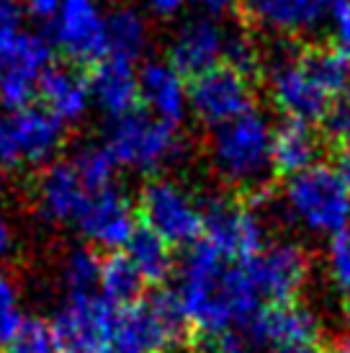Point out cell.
<instances>
[{"label":"cell","instance_id":"5","mask_svg":"<svg viewBox=\"0 0 350 353\" xmlns=\"http://www.w3.org/2000/svg\"><path fill=\"white\" fill-rule=\"evenodd\" d=\"M106 148L119 165L150 176L175 165L183 157L185 142L178 127L134 108L111 121L106 132Z\"/></svg>","mask_w":350,"mask_h":353},{"label":"cell","instance_id":"28","mask_svg":"<svg viewBox=\"0 0 350 353\" xmlns=\"http://www.w3.org/2000/svg\"><path fill=\"white\" fill-rule=\"evenodd\" d=\"M70 165L78 173L80 183L85 186L88 194H96V191L114 186L119 163L106 145H85L72 155Z\"/></svg>","mask_w":350,"mask_h":353},{"label":"cell","instance_id":"21","mask_svg":"<svg viewBox=\"0 0 350 353\" xmlns=\"http://www.w3.org/2000/svg\"><path fill=\"white\" fill-rule=\"evenodd\" d=\"M90 99L106 111L111 119H119L134 111L139 101V75L124 59L106 57L93 65L88 75Z\"/></svg>","mask_w":350,"mask_h":353},{"label":"cell","instance_id":"9","mask_svg":"<svg viewBox=\"0 0 350 353\" xmlns=\"http://www.w3.org/2000/svg\"><path fill=\"white\" fill-rule=\"evenodd\" d=\"M265 85L271 103L291 121L317 124L320 119L327 117L330 106L335 103V99L307 70L299 52L296 54L286 52L273 59L265 72Z\"/></svg>","mask_w":350,"mask_h":353},{"label":"cell","instance_id":"32","mask_svg":"<svg viewBox=\"0 0 350 353\" xmlns=\"http://www.w3.org/2000/svg\"><path fill=\"white\" fill-rule=\"evenodd\" d=\"M23 312L19 304V292L8 279H0V353L6 351L13 338L23 327Z\"/></svg>","mask_w":350,"mask_h":353},{"label":"cell","instance_id":"19","mask_svg":"<svg viewBox=\"0 0 350 353\" xmlns=\"http://www.w3.org/2000/svg\"><path fill=\"white\" fill-rule=\"evenodd\" d=\"M139 101L155 119L178 127L188 114V85L170 62H147L139 72Z\"/></svg>","mask_w":350,"mask_h":353},{"label":"cell","instance_id":"6","mask_svg":"<svg viewBox=\"0 0 350 353\" xmlns=\"http://www.w3.org/2000/svg\"><path fill=\"white\" fill-rule=\"evenodd\" d=\"M139 216L170 248L196 245L204 235V206L198 199L170 178H152L139 191Z\"/></svg>","mask_w":350,"mask_h":353},{"label":"cell","instance_id":"4","mask_svg":"<svg viewBox=\"0 0 350 353\" xmlns=\"http://www.w3.org/2000/svg\"><path fill=\"white\" fill-rule=\"evenodd\" d=\"M191 325L175 292L160 289L116 312L106 353H163L185 343Z\"/></svg>","mask_w":350,"mask_h":353},{"label":"cell","instance_id":"37","mask_svg":"<svg viewBox=\"0 0 350 353\" xmlns=\"http://www.w3.org/2000/svg\"><path fill=\"white\" fill-rule=\"evenodd\" d=\"M325 124H327V132H330L335 142L350 134V99L342 96L330 106L327 117H325Z\"/></svg>","mask_w":350,"mask_h":353},{"label":"cell","instance_id":"11","mask_svg":"<svg viewBox=\"0 0 350 353\" xmlns=\"http://www.w3.org/2000/svg\"><path fill=\"white\" fill-rule=\"evenodd\" d=\"M253 108L250 78L227 65L198 75L188 85V111L212 129L224 127Z\"/></svg>","mask_w":350,"mask_h":353},{"label":"cell","instance_id":"34","mask_svg":"<svg viewBox=\"0 0 350 353\" xmlns=\"http://www.w3.org/2000/svg\"><path fill=\"white\" fill-rule=\"evenodd\" d=\"M21 19H23V6L19 0H0V70L6 68L13 44L19 39Z\"/></svg>","mask_w":350,"mask_h":353},{"label":"cell","instance_id":"2","mask_svg":"<svg viewBox=\"0 0 350 353\" xmlns=\"http://www.w3.org/2000/svg\"><path fill=\"white\" fill-rule=\"evenodd\" d=\"M273 127L258 108L247 111L234 121L214 129L209 142V163L216 178L229 188L250 196L268 186L273 168Z\"/></svg>","mask_w":350,"mask_h":353},{"label":"cell","instance_id":"38","mask_svg":"<svg viewBox=\"0 0 350 353\" xmlns=\"http://www.w3.org/2000/svg\"><path fill=\"white\" fill-rule=\"evenodd\" d=\"M59 8H62V0H23V10L37 23H52L57 19Z\"/></svg>","mask_w":350,"mask_h":353},{"label":"cell","instance_id":"40","mask_svg":"<svg viewBox=\"0 0 350 353\" xmlns=\"http://www.w3.org/2000/svg\"><path fill=\"white\" fill-rule=\"evenodd\" d=\"M335 170L345 178V183L350 186V134L338 139V150H335Z\"/></svg>","mask_w":350,"mask_h":353},{"label":"cell","instance_id":"15","mask_svg":"<svg viewBox=\"0 0 350 353\" xmlns=\"http://www.w3.org/2000/svg\"><path fill=\"white\" fill-rule=\"evenodd\" d=\"M75 227L93 245L116 250L127 248L129 237L134 235L139 225H136V209L129 196L116 186H111L88 196Z\"/></svg>","mask_w":350,"mask_h":353},{"label":"cell","instance_id":"23","mask_svg":"<svg viewBox=\"0 0 350 353\" xmlns=\"http://www.w3.org/2000/svg\"><path fill=\"white\" fill-rule=\"evenodd\" d=\"M320 152L322 137L317 134L314 124L286 119L273 129V170H278L283 176L291 178L314 168L320 163Z\"/></svg>","mask_w":350,"mask_h":353},{"label":"cell","instance_id":"18","mask_svg":"<svg viewBox=\"0 0 350 353\" xmlns=\"http://www.w3.org/2000/svg\"><path fill=\"white\" fill-rule=\"evenodd\" d=\"M88 196L90 194L80 183L78 173L70 163L54 160L47 168H41L37 178V196H34L41 219H47L52 225H68V222L75 225Z\"/></svg>","mask_w":350,"mask_h":353},{"label":"cell","instance_id":"22","mask_svg":"<svg viewBox=\"0 0 350 353\" xmlns=\"http://www.w3.org/2000/svg\"><path fill=\"white\" fill-rule=\"evenodd\" d=\"M10 114H13L23 163L39 168L54 163V155L65 145V124L44 106H26Z\"/></svg>","mask_w":350,"mask_h":353},{"label":"cell","instance_id":"30","mask_svg":"<svg viewBox=\"0 0 350 353\" xmlns=\"http://www.w3.org/2000/svg\"><path fill=\"white\" fill-rule=\"evenodd\" d=\"M325 268L330 279L335 294L340 296L342 304L350 312V232H340L327 243V255H325Z\"/></svg>","mask_w":350,"mask_h":353},{"label":"cell","instance_id":"7","mask_svg":"<svg viewBox=\"0 0 350 353\" xmlns=\"http://www.w3.org/2000/svg\"><path fill=\"white\" fill-rule=\"evenodd\" d=\"M116 312L101 294L68 296L49 323L54 353H106Z\"/></svg>","mask_w":350,"mask_h":353},{"label":"cell","instance_id":"45","mask_svg":"<svg viewBox=\"0 0 350 353\" xmlns=\"http://www.w3.org/2000/svg\"><path fill=\"white\" fill-rule=\"evenodd\" d=\"M0 279H3V276H0Z\"/></svg>","mask_w":350,"mask_h":353},{"label":"cell","instance_id":"25","mask_svg":"<svg viewBox=\"0 0 350 353\" xmlns=\"http://www.w3.org/2000/svg\"><path fill=\"white\" fill-rule=\"evenodd\" d=\"M127 258L132 261L139 276L145 279V284H163L167 276L173 274V250L165 240L147 230L145 225L136 227L134 235L127 243Z\"/></svg>","mask_w":350,"mask_h":353},{"label":"cell","instance_id":"43","mask_svg":"<svg viewBox=\"0 0 350 353\" xmlns=\"http://www.w3.org/2000/svg\"><path fill=\"white\" fill-rule=\"evenodd\" d=\"M10 225L8 216H6V194H3V186H0V255H6L10 250Z\"/></svg>","mask_w":350,"mask_h":353},{"label":"cell","instance_id":"3","mask_svg":"<svg viewBox=\"0 0 350 353\" xmlns=\"http://www.w3.org/2000/svg\"><path fill=\"white\" fill-rule=\"evenodd\" d=\"M283 209L296 227L314 237H338L350 225V186L332 165L291 176L283 188Z\"/></svg>","mask_w":350,"mask_h":353},{"label":"cell","instance_id":"17","mask_svg":"<svg viewBox=\"0 0 350 353\" xmlns=\"http://www.w3.org/2000/svg\"><path fill=\"white\" fill-rule=\"evenodd\" d=\"M247 330L258 343L283 348V345L317 343L322 335V323L314 310L299 302H286L260 307L253 323L247 325Z\"/></svg>","mask_w":350,"mask_h":353},{"label":"cell","instance_id":"1","mask_svg":"<svg viewBox=\"0 0 350 353\" xmlns=\"http://www.w3.org/2000/svg\"><path fill=\"white\" fill-rule=\"evenodd\" d=\"M175 296L191 333H201L206 341L247 327L260 310L247 268L216 253L209 243H196L188 250Z\"/></svg>","mask_w":350,"mask_h":353},{"label":"cell","instance_id":"8","mask_svg":"<svg viewBox=\"0 0 350 353\" xmlns=\"http://www.w3.org/2000/svg\"><path fill=\"white\" fill-rule=\"evenodd\" d=\"M204 243L234 263H250L268 245V230L247 201L214 199L204 206Z\"/></svg>","mask_w":350,"mask_h":353},{"label":"cell","instance_id":"29","mask_svg":"<svg viewBox=\"0 0 350 353\" xmlns=\"http://www.w3.org/2000/svg\"><path fill=\"white\" fill-rule=\"evenodd\" d=\"M101 263H103V258H98L93 248L80 245L75 250H70L65 263H62V284L68 289V294H96L98 281H101Z\"/></svg>","mask_w":350,"mask_h":353},{"label":"cell","instance_id":"13","mask_svg":"<svg viewBox=\"0 0 350 353\" xmlns=\"http://www.w3.org/2000/svg\"><path fill=\"white\" fill-rule=\"evenodd\" d=\"M52 65V44L41 34L21 31L6 68L0 70V108L21 111L39 96V80Z\"/></svg>","mask_w":350,"mask_h":353},{"label":"cell","instance_id":"44","mask_svg":"<svg viewBox=\"0 0 350 353\" xmlns=\"http://www.w3.org/2000/svg\"><path fill=\"white\" fill-rule=\"evenodd\" d=\"M271 353H330L320 343H304V345H283V348H271Z\"/></svg>","mask_w":350,"mask_h":353},{"label":"cell","instance_id":"31","mask_svg":"<svg viewBox=\"0 0 350 353\" xmlns=\"http://www.w3.org/2000/svg\"><path fill=\"white\" fill-rule=\"evenodd\" d=\"M224 65L237 70V72H243L245 78H250L255 70L260 68V50H258V41H255L247 31H229Z\"/></svg>","mask_w":350,"mask_h":353},{"label":"cell","instance_id":"33","mask_svg":"<svg viewBox=\"0 0 350 353\" xmlns=\"http://www.w3.org/2000/svg\"><path fill=\"white\" fill-rule=\"evenodd\" d=\"M3 353H54L49 325L41 320H26L21 333L13 338V343Z\"/></svg>","mask_w":350,"mask_h":353},{"label":"cell","instance_id":"42","mask_svg":"<svg viewBox=\"0 0 350 353\" xmlns=\"http://www.w3.org/2000/svg\"><path fill=\"white\" fill-rule=\"evenodd\" d=\"M185 3H191L194 8L204 10V16H219V13H227L229 8H234L240 0H185Z\"/></svg>","mask_w":350,"mask_h":353},{"label":"cell","instance_id":"14","mask_svg":"<svg viewBox=\"0 0 350 353\" xmlns=\"http://www.w3.org/2000/svg\"><path fill=\"white\" fill-rule=\"evenodd\" d=\"M227 39H229V29H224L212 16L188 19L175 29L167 47V62L183 78L194 80L224 62Z\"/></svg>","mask_w":350,"mask_h":353},{"label":"cell","instance_id":"35","mask_svg":"<svg viewBox=\"0 0 350 353\" xmlns=\"http://www.w3.org/2000/svg\"><path fill=\"white\" fill-rule=\"evenodd\" d=\"M21 165H23V155H21L13 114L0 108V173H13Z\"/></svg>","mask_w":350,"mask_h":353},{"label":"cell","instance_id":"39","mask_svg":"<svg viewBox=\"0 0 350 353\" xmlns=\"http://www.w3.org/2000/svg\"><path fill=\"white\" fill-rule=\"evenodd\" d=\"M204 353H250V348H247L243 338H237L234 333H227L219 335V338H212L206 343Z\"/></svg>","mask_w":350,"mask_h":353},{"label":"cell","instance_id":"10","mask_svg":"<svg viewBox=\"0 0 350 353\" xmlns=\"http://www.w3.org/2000/svg\"><path fill=\"white\" fill-rule=\"evenodd\" d=\"M255 292L271 304L296 302L311 276V258L307 248L294 240L268 243L250 263H245Z\"/></svg>","mask_w":350,"mask_h":353},{"label":"cell","instance_id":"16","mask_svg":"<svg viewBox=\"0 0 350 353\" xmlns=\"http://www.w3.org/2000/svg\"><path fill=\"white\" fill-rule=\"evenodd\" d=\"M335 0H243V10L255 29L276 37H302L327 23Z\"/></svg>","mask_w":350,"mask_h":353},{"label":"cell","instance_id":"27","mask_svg":"<svg viewBox=\"0 0 350 353\" xmlns=\"http://www.w3.org/2000/svg\"><path fill=\"white\" fill-rule=\"evenodd\" d=\"M304 65L332 99H342L350 88V57L340 47H309L299 52Z\"/></svg>","mask_w":350,"mask_h":353},{"label":"cell","instance_id":"41","mask_svg":"<svg viewBox=\"0 0 350 353\" xmlns=\"http://www.w3.org/2000/svg\"><path fill=\"white\" fill-rule=\"evenodd\" d=\"M145 3L147 8L152 10L155 16H160V19H173L185 6V0H145Z\"/></svg>","mask_w":350,"mask_h":353},{"label":"cell","instance_id":"24","mask_svg":"<svg viewBox=\"0 0 350 353\" xmlns=\"http://www.w3.org/2000/svg\"><path fill=\"white\" fill-rule=\"evenodd\" d=\"M150 44V26L147 19L132 6L114 8L106 16V57L134 62L147 52Z\"/></svg>","mask_w":350,"mask_h":353},{"label":"cell","instance_id":"36","mask_svg":"<svg viewBox=\"0 0 350 353\" xmlns=\"http://www.w3.org/2000/svg\"><path fill=\"white\" fill-rule=\"evenodd\" d=\"M327 26L332 31L335 47L350 52V0H335L327 16Z\"/></svg>","mask_w":350,"mask_h":353},{"label":"cell","instance_id":"20","mask_svg":"<svg viewBox=\"0 0 350 353\" xmlns=\"http://www.w3.org/2000/svg\"><path fill=\"white\" fill-rule=\"evenodd\" d=\"M39 99L49 114H54L62 124H72L80 117H85L90 106V85L78 65L59 62L49 65L47 72L41 75Z\"/></svg>","mask_w":350,"mask_h":353},{"label":"cell","instance_id":"26","mask_svg":"<svg viewBox=\"0 0 350 353\" xmlns=\"http://www.w3.org/2000/svg\"><path fill=\"white\" fill-rule=\"evenodd\" d=\"M98 286H101V296L111 307L124 310V307H132V304L142 299L145 279L132 265L127 253H111L101 263V281H98Z\"/></svg>","mask_w":350,"mask_h":353},{"label":"cell","instance_id":"12","mask_svg":"<svg viewBox=\"0 0 350 353\" xmlns=\"http://www.w3.org/2000/svg\"><path fill=\"white\" fill-rule=\"evenodd\" d=\"M52 26V41L70 65H98L106 59V16L96 0H62Z\"/></svg>","mask_w":350,"mask_h":353}]
</instances>
